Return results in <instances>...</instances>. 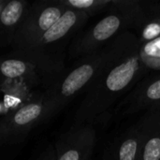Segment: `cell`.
I'll use <instances>...</instances> for the list:
<instances>
[{"instance_id":"cell-1","label":"cell","mask_w":160,"mask_h":160,"mask_svg":"<svg viewBox=\"0 0 160 160\" xmlns=\"http://www.w3.org/2000/svg\"><path fill=\"white\" fill-rule=\"evenodd\" d=\"M140 43L132 32H125L112 41V51L103 70L85 91L73 124L98 120L150 71L140 57Z\"/></svg>"},{"instance_id":"cell-2","label":"cell","mask_w":160,"mask_h":160,"mask_svg":"<svg viewBox=\"0 0 160 160\" xmlns=\"http://www.w3.org/2000/svg\"><path fill=\"white\" fill-rule=\"evenodd\" d=\"M148 1L112 0L111 8L96 23L83 28L73 38L68 48V60L91 54L107 46L125 32H133L142 15L149 8Z\"/></svg>"},{"instance_id":"cell-3","label":"cell","mask_w":160,"mask_h":160,"mask_svg":"<svg viewBox=\"0 0 160 160\" xmlns=\"http://www.w3.org/2000/svg\"><path fill=\"white\" fill-rule=\"evenodd\" d=\"M112 41L101 50L73 61L71 67L66 68L62 74L43 91L42 124L60 113L79 94L85 92L98 79L111 56Z\"/></svg>"},{"instance_id":"cell-4","label":"cell","mask_w":160,"mask_h":160,"mask_svg":"<svg viewBox=\"0 0 160 160\" xmlns=\"http://www.w3.org/2000/svg\"><path fill=\"white\" fill-rule=\"evenodd\" d=\"M88 20L89 16L85 13L67 8L60 19L29 49L17 51L36 62L52 83L66 69L65 62L70 43Z\"/></svg>"},{"instance_id":"cell-5","label":"cell","mask_w":160,"mask_h":160,"mask_svg":"<svg viewBox=\"0 0 160 160\" xmlns=\"http://www.w3.org/2000/svg\"><path fill=\"white\" fill-rule=\"evenodd\" d=\"M52 84L49 77L32 59L19 51L12 50L0 56V91H28L43 85L47 89Z\"/></svg>"},{"instance_id":"cell-6","label":"cell","mask_w":160,"mask_h":160,"mask_svg":"<svg viewBox=\"0 0 160 160\" xmlns=\"http://www.w3.org/2000/svg\"><path fill=\"white\" fill-rule=\"evenodd\" d=\"M66 8L59 0H37L30 4L29 9L20 24L13 38V50L29 49L64 14Z\"/></svg>"},{"instance_id":"cell-7","label":"cell","mask_w":160,"mask_h":160,"mask_svg":"<svg viewBox=\"0 0 160 160\" xmlns=\"http://www.w3.org/2000/svg\"><path fill=\"white\" fill-rule=\"evenodd\" d=\"M160 105V72L148 73L125 95L98 124L114 123ZM97 124V125H98Z\"/></svg>"},{"instance_id":"cell-8","label":"cell","mask_w":160,"mask_h":160,"mask_svg":"<svg viewBox=\"0 0 160 160\" xmlns=\"http://www.w3.org/2000/svg\"><path fill=\"white\" fill-rule=\"evenodd\" d=\"M43 115L42 93L7 113L0 120V133L4 144L21 143L35 127L42 124Z\"/></svg>"},{"instance_id":"cell-9","label":"cell","mask_w":160,"mask_h":160,"mask_svg":"<svg viewBox=\"0 0 160 160\" xmlns=\"http://www.w3.org/2000/svg\"><path fill=\"white\" fill-rule=\"evenodd\" d=\"M97 145L95 125L73 124L54 142L56 160H92Z\"/></svg>"},{"instance_id":"cell-10","label":"cell","mask_w":160,"mask_h":160,"mask_svg":"<svg viewBox=\"0 0 160 160\" xmlns=\"http://www.w3.org/2000/svg\"><path fill=\"white\" fill-rule=\"evenodd\" d=\"M143 115L109 142L103 149L101 160H137L143 129Z\"/></svg>"},{"instance_id":"cell-11","label":"cell","mask_w":160,"mask_h":160,"mask_svg":"<svg viewBox=\"0 0 160 160\" xmlns=\"http://www.w3.org/2000/svg\"><path fill=\"white\" fill-rule=\"evenodd\" d=\"M30 4L26 0H0V47L12 45L14 36Z\"/></svg>"},{"instance_id":"cell-12","label":"cell","mask_w":160,"mask_h":160,"mask_svg":"<svg viewBox=\"0 0 160 160\" xmlns=\"http://www.w3.org/2000/svg\"><path fill=\"white\" fill-rule=\"evenodd\" d=\"M142 115L144 123L137 160H160V105Z\"/></svg>"},{"instance_id":"cell-13","label":"cell","mask_w":160,"mask_h":160,"mask_svg":"<svg viewBox=\"0 0 160 160\" xmlns=\"http://www.w3.org/2000/svg\"><path fill=\"white\" fill-rule=\"evenodd\" d=\"M133 34L140 44L152 41L160 37V10L150 13L136 26Z\"/></svg>"},{"instance_id":"cell-14","label":"cell","mask_w":160,"mask_h":160,"mask_svg":"<svg viewBox=\"0 0 160 160\" xmlns=\"http://www.w3.org/2000/svg\"><path fill=\"white\" fill-rule=\"evenodd\" d=\"M60 3L69 9L82 11L90 17L107 13L112 7V0H59Z\"/></svg>"},{"instance_id":"cell-15","label":"cell","mask_w":160,"mask_h":160,"mask_svg":"<svg viewBox=\"0 0 160 160\" xmlns=\"http://www.w3.org/2000/svg\"><path fill=\"white\" fill-rule=\"evenodd\" d=\"M140 57L144 67L153 72H160V37L140 44Z\"/></svg>"},{"instance_id":"cell-16","label":"cell","mask_w":160,"mask_h":160,"mask_svg":"<svg viewBox=\"0 0 160 160\" xmlns=\"http://www.w3.org/2000/svg\"><path fill=\"white\" fill-rule=\"evenodd\" d=\"M34 160H56L53 144H48Z\"/></svg>"},{"instance_id":"cell-17","label":"cell","mask_w":160,"mask_h":160,"mask_svg":"<svg viewBox=\"0 0 160 160\" xmlns=\"http://www.w3.org/2000/svg\"><path fill=\"white\" fill-rule=\"evenodd\" d=\"M4 144V141H3V138L1 136V133H0V147Z\"/></svg>"}]
</instances>
